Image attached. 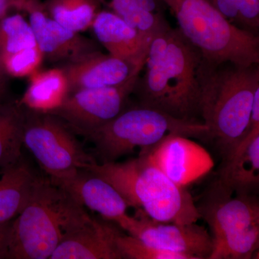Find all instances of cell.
Listing matches in <instances>:
<instances>
[{"label": "cell", "mask_w": 259, "mask_h": 259, "mask_svg": "<svg viewBox=\"0 0 259 259\" xmlns=\"http://www.w3.org/2000/svg\"><path fill=\"white\" fill-rule=\"evenodd\" d=\"M35 46L31 27L21 15H7L0 22V59Z\"/></svg>", "instance_id": "603a6c76"}, {"label": "cell", "mask_w": 259, "mask_h": 259, "mask_svg": "<svg viewBox=\"0 0 259 259\" xmlns=\"http://www.w3.org/2000/svg\"><path fill=\"white\" fill-rule=\"evenodd\" d=\"M85 170L107 181L129 207L158 222L189 224L200 219L187 187L177 185L144 155L125 162H93Z\"/></svg>", "instance_id": "277c9868"}, {"label": "cell", "mask_w": 259, "mask_h": 259, "mask_svg": "<svg viewBox=\"0 0 259 259\" xmlns=\"http://www.w3.org/2000/svg\"><path fill=\"white\" fill-rule=\"evenodd\" d=\"M16 10L28 13L37 46L51 62H75L100 51L93 39L71 31L50 18L40 0H19Z\"/></svg>", "instance_id": "30bf717a"}, {"label": "cell", "mask_w": 259, "mask_h": 259, "mask_svg": "<svg viewBox=\"0 0 259 259\" xmlns=\"http://www.w3.org/2000/svg\"><path fill=\"white\" fill-rule=\"evenodd\" d=\"M91 28L109 54L135 66L145 64L151 38L143 36L115 13L100 10Z\"/></svg>", "instance_id": "2e32d148"}, {"label": "cell", "mask_w": 259, "mask_h": 259, "mask_svg": "<svg viewBox=\"0 0 259 259\" xmlns=\"http://www.w3.org/2000/svg\"><path fill=\"white\" fill-rule=\"evenodd\" d=\"M230 23L258 35L259 0H207Z\"/></svg>", "instance_id": "cb8c5ba5"}, {"label": "cell", "mask_w": 259, "mask_h": 259, "mask_svg": "<svg viewBox=\"0 0 259 259\" xmlns=\"http://www.w3.org/2000/svg\"><path fill=\"white\" fill-rule=\"evenodd\" d=\"M199 115L208 141L226 159L251 129L252 106L259 89L258 65L209 64L201 70Z\"/></svg>", "instance_id": "7a4b0ae2"}, {"label": "cell", "mask_w": 259, "mask_h": 259, "mask_svg": "<svg viewBox=\"0 0 259 259\" xmlns=\"http://www.w3.org/2000/svg\"><path fill=\"white\" fill-rule=\"evenodd\" d=\"M74 134L55 115L30 110L25 113L23 146L51 180H61L78 170L86 169L95 161Z\"/></svg>", "instance_id": "ba28073f"}, {"label": "cell", "mask_w": 259, "mask_h": 259, "mask_svg": "<svg viewBox=\"0 0 259 259\" xmlns=\"http://www.w3.org/2000/svg\"><path fill=\"white\" fill-rule=\"evenodd\" d=\"M151 163L182 187L198 180L214 166L208 151L190 138L168 134L154 146L141 149Z\"/></svg>", "instance_id": "8fae6325"}, {"label": "cell", "mask_w": 259, "mask_h": 259, "mask_svg": "<svg viewBox=\"0 0 259 259\" xmlns=\"http://www.w3.org/2000/svg\"><path fill=\"white\" fill-rule=\"evenodd\" d=\"M37 175L23 158L0 171V222H8L28 204L36 185Z\"/></svg>", "instance_id": "ac0fdd59"}, {"label": "cell", "mask_w": 259, "mask_h": 259, "mask_svg": "<svg viewBox=\"0 0 259 259\" xmlns=\"http://www.w3.org/2000/svg\"><path fill=\"white\" fill-rule=\"evenodd\" d=\"M202 52L179 28L167 24L153 35L134 93L140 106L181 120H197Z\"/></svg>", "instance_id": "6da1fadb"}, {"label": "cell", "mask_w": 259, "mask_h": 259, "mask_svg": "<svg viewBox=\"0 0 259 259\" xmlns=\"http://www.w3.org/2000/svg\"><path fill=\"white\" fill-rule=\"evenodd\" d=\"M16 0H0V22L9 15L10 10L15 9Z\"/></svg>", "instance_id": "f1b7e54d"}, {"label": "cell", "mask_w": 259, "mask_h": 259, "mask_svg": "<svg viewBox=\"0 0 259 259\" xmlns=\"http://www.w3.org/2000/svg\"><path fill=\"white\" fill-rule=\"evenodd\" d=\"M81 205L114 221L129 233L136 222L135 216L127 212L128 204L120 192L107 181L88 170L80 169L61 180L52 181Z\"/></svg>", "instance_id": "4fadbf2b"}, {"label": "cell", "mask_w": 259, "mask_h": 259, "mask_svg": "<svg viewBox=\"0 0 259 259\" xmlns=\"http://www.w3.org/2000/svg\"><path fill=\"white\" fill-rule=\"evenodd\" d=\"M136 223L128 233L146 244L188 255L190 259H208L213 249L212 238L204 227L153 221L137 209Z\"/></svg>", "instance_id": "7c38bea8"}, {"label": "cell", "mask_w": 259, "mask_h": 259, "mask_svg": "<svg viewBox=\"0 0 259 259\" xmlns=\"http://www.w3.org/2000/svg\"><path fill=\"white\" fill-rule=\"evenodd\" d=\"M175 15L179 29L209 64H259L258 35L230 23L207 0H160Z\"/></svg>", "instance_id": "5b68a950"}, {"label": "cell", "mask_w": 259, "mask_h": 259, "mask_svg": "<svg viewBox=\"0 0 259 259\" xmlns=\"http://www.w3.org/2000/svg\"><path fill=\"white\" fill-rule=\"evenodd\" d=\"M201 218L212 233L208 259H250L259 247V202L256 194H238L218 180L200 204Z\"/></svg>", "instance_id": "8992f818"}, {"label": "cell", "mask_w": 259, "mask_h": 259, "mask_svg": "<svg viewBox=\"0 0 259 259\" xmlns=\"http://www.w3.org/2000/svg\"><path fill=\"white\" fill-rule=\"evenodd\" d=\"M97 1L148 38H152L156 32L168 24L164 17L165 6L160 0Z\"/></svg>", "instance_id": "ffe728a7"}, {"label": "cell", "mask_w": 259, "mask_h": 259, "mask_svg": "<svg viewBox=\"0 0 259 259\" xmlns=\"http://www.w3.org/2000/svg\"><path fill=\"white\" fill-rule=\"evenodd\" d=\"M208 141L209 131L198 120H181L152 108L140 106L121 112L113 120L84 136L95 146L102 162L151 147L168 134Z\"/></svg>", "instance_id": "52a82bcc"}, {"label": "cell", "mask_w": 259, "mask_h": 259, "mask_svg": "<svg viewBox=\"0 0 259 259\" xmlns=\"http://www.w3.org/2000/svg\"><path fill=\"white\" fill-rule=\"evenodd\" d=\"M42 5L50 18L76 32L91 28L101 6L97 0H46Z\"/></svg>", "instance_id": "7402d4cb"}, {"label": "cell", "mask_w": 259, "mask_h": 259, "mask_svg": "<svg viewBox=\"0 0 259 259\" xmlns=\"http://www.w3.org/2000/svg\"><path fill=\"white\" fill-rule=\"evenodd\" d=\"M118 230L95 218L71 232L52 253L51 259H122L117 245Z\"/></svg>", "instance_id": "9a60e30c"}, {"label": "cell", "mask_w": 259, "mask_h": 259, "mask_svg": "<svg viewBox=\"0 0 259 259\" xmlns=\"http://www.w3.org/2000/svg\"><path fill=\"white\" fill-rule=\"evenodd\" d=\"M69 94V83L60 67L37 70L29 76V84L21 100L30 111L49 113L64 102Z\"/></svg>", "instance_id": "d6986e66"}, {"label": "cell", "mask_w": 259, "mask_h": 259, "mask_svg": "<svg viewBox=\"0 0 259 259\" xmlns=\"http://www.w3.org/2000/svg\"><path fill=\"white\" fill-rule=\"evenodd\" d=\"M69 83V93L84 89L107 88L125 82L141 73L144 64L135 65L101 51L81 60L61 64Z\"/></svg>", "instance_id": "5bb4252c"}, {"label": "cell", "mask_w": 259, "mask_h": 259, "mask_svg": "<svg viewBox=\"0 0 259 259\" xmlns=\"http://www.w3.org/2000/svg\"><path fill=\"white\" fill-rule=\"evenodd\" d=\"M11 223L12 221L8 222H0V254L4 249L5 243L9 235Z\"/></svg>", "instance_id": "83f0119b"}, {"label": "cell", "mask_w": 259, "mask_h": 259, "mask_svg": "<svg viewBox=\"0 0 259 259\" xmlns=\"http://www.w3.org/2000/svg\"><path fill=\"white\" fill-rule=\"evenodd\" d=\"M9 76L5 72L3 64L0 61V103L5 101L7 92H8V82Z\"/></svg>", "instance_id": "4316f807"}, {"label": "cell", "mask_w": 259, "mask_h": 259, "mask_svg": "<svg viewBox=\"0 0 259 259\" xmlns=\"http://www.w3.org/2000/svg\"><path fill=\"white\" fill-rule=\"evenodd\" d=\"M91 218L69 192L39 176L28 204L12 221L0 258H50L63 240Z\"/></svg>", "instance_id": "3957f363"}, {"label": "cell", "mask_w": 259, "mask_h": 259, "mask_svg": "<svg viewBox=\"0 0 259 259\" xmlns=\"http://www.w3.org/2000/svg\"><path fill=\"white\" fill-rule=\"evenodd\" d=\"M218 182L238 194H256L259 187V127H253L223 160Z\"/></svg>", "instance_id": "e0dca14e"}, {"label": "cell", "mask_w": 259, "mask_h": 259, "mask_svg": "<svg viewBox=\"0 0 259 259\" xmlns=\"http://www.w3.org/2000/svg\"><path fill=\"white\" fill-rule=\"evenodd\" d=\"M116 245L122 259H190L188 255L155 248L120 232L116 237Z\"/></svg>", "instance_id": "d4e9b609"}, {"label": "cell", "mask_w": 259, "mask_h": 259, "mask_svg": "<svg viewBox=\"0 0 259 259\" xmlns=\"http://www.w3.org/2000/svg\"><path fill=\"white\" fill-rule=\"evenodd\" d=\"M44 54L37 46L28 48L0 59L5 72L11 77L29 76L38 70Z\"/></svg>", "instance_id": "484cf974"}, {"label": "cell", "mask_w": 259, "mask_h": 259, "mask_svg": "<svg viewBox=\"0 0 259 259\" xmlns=\"http://www.w3.org/2000/svg\"><path fill=\"white\" fill-rule=\"evenodd\" d=\"M140 74H134L116 86L84 89L69 93L61 106L49 114L64 121L75 134L84 137L123 111Z\"/></svg>", "instance_id": "9c48e42d"}, {"label": "cell", "mask_w": 259, "mask_h": 259, "mask_svg": "<svg viewBox=\"0 0 259 259\" xmlns=\"http://www.w3.org/2000/svg\"><path fill=\"white\" fill-rule=\"evenodd\" d=\"M25 113L18 103H0V171L22 158Z\"/></svg>", "instance_id": "44dd1931"}]
</instances>
